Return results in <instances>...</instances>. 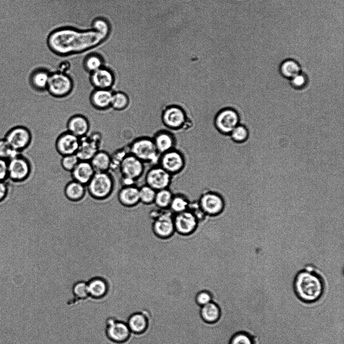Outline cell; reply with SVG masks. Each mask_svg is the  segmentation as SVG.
I'll return each mask as SVG.
<instances>
[{
  "instance_id": "obj_1",
  "label": "cell",
  "mask_w": 344,
  "mask_h": 344,
  "mask_svg": "<svg viewBox=\"0 0 344 344\" xmlns=\"http://www.w3.org/2000/svg\"><path fill=\"white\" fill-rule=\"evenodd\" d=\"M110 33L97 29L80 30L63 28L52 32L47 43L50 49L59 55L82 53L90 50L104 42Z\"/></svg>"
},
{
  "instance_id": "obj_2",
  "label": "cell",
  "mask_w": 344,
  "mask_h": 344,
  "mask_svg": "<svg viewBox=\"0 0 344 344\" xmlns=\"http://www.w3.org/2000/svg\"><path fill=\"white\" fill-rule=\"evenodd\" d=\"M324 279L322 272L315 265L308 264L297 271L293 279L296 296L306 303L320 299L324 294Z\"/></svg>"
},
{
  "instance_id": "obj_3",
  "label": "cell",
  "mask_w": 344,
  "mask_h": 344,
  "mask_svg": "<svg viewBox=\"0 0 344 344\" xmlns=\"http://www.w3.org/2000/svg\"><path fill=\"white\" fill-rule=\"evenodd\" d=\"M126 146L128 153L139 159L149 168L159 165L161 155L153 139L148 138H137Z\"/></svg>"
},
{
  "instance_id": "obj_4",
  "label": "cell",
  "mask_w": 344,
  "mask_h": 344,
  "mask_svg": "<svg viewBox=\"0 0 344 344\" xmlns=\"http://www.w3.org/2000/svg\"><path fill=\"white\" fill-rule=\"evenodd\" d=\"M74 81L71 75L59 71L51 72L46 92L53 97L68 96L74 89Z\"/></svg>"
},
{
  "instance_id": "obj_5",
  "label": "cell",
  "mask_w": 344,
  "mask_h": 344,
  "mask_svg": "<svg viewBox=\"0 0 344 344\" xmlns=\"http://www.w3.org/2000/svg\"><path fill=\"white\" fill-rule=\"evenodd\" d=\"M86 186L93 197L98 199L105 198L110 194L113 189L112 175L109 171L95 173Z\"/></svg>"
},
{
  "instance_id": "obj_6",
  "label": "cell",
  "mask_w": 344,
  "mask_h": 344,
  "mask_svg": "<svg viewBox=\"0 0 344 344\" xmlns=\"http://www.w3.org/2000/svg\"><path fill=\"white\" fill-rule=\"evenodd\" d=\"M198 202L207 217L220 215L223 213L226 206L223 196L219 192L213 190L203 191Z\"/></svg>"
},
{
  "instance_id": "obj_7",
  "label": "cell",
  "mask_w": 344,
  "mask_h": 344,
  "mask_svg": "<svg viewBox=\"0 0 344 344\" xmlns=\"http://www.w3.org/2000/svg\"><path fill=\"white\" fill-rule=\"evenodd\" d=\"M173 215L169 209H163L152 220V230L156 237L162 240L168 239L172 237L175 233Z\"/></svg>"
},
{
  "instance_id": "obj_8",
  "label": "cell",
  "mask_w": 344,
  "mask_h": 344,
  "mask_svg": "<svg viewBox=\"0 0 344 344\" xmlns=\"http://www.w3.org/2000/svg\"><path fill=\"white\" fill-rule=\"evenodd\" d=\"M4 138L14 150L21 153L30 145L32 135L27 127L19 125L11 128Z\"/></svg>"
},
{
  "instance_id": "obj_9",
  "label": "cell",
  "mask_w": 344,
  "mask_h": 344,
  "mask_svg": "<svg viewBox=\"0 0 344 344\" xmlns=\"http://www.w3.org/2000/svg\"><path fill=\"white\" fill-rule=\"evenodd\" d=\"M33 168L29 159L20 153L8 160V178L15 181L27 179Z\"/></svg>"
},
{
  "instance_id": "obj_10",
  "label": "cell",
  "mask_w": 344,
  "mask_h": 344,
  "mask_svg": "<svg viewBox=\"0 0 344 344\" xmlns=\"http://www.w3.org/2000/svg\"><path fill=\"white\" fill-rule=\"evenodd\" d=\"M102 137L98 132L92 133L80 138V144L76 153L80 160L90 161L100 149Z\"/></svg>"
},
{
  "instance_id": "obj_11",
  "label": "cell",
  "mask_w": 344,
  "mask_h": 344,
  "mask_svg": "<svg viewBox=\"0 0 344 344\" xmlns=\"http://www.w3.org/2000/svg\"><path fill=\"white\" fill-rule=\"evenodd\" d=\"M145 173V184L156 191L169 188L173 178L159 165L148 168Z\"/></svg>"
},
{
  "instance_id": "obj_12",
  "label": "cell",
  "mask_w": 344,
  "mask_h": 344,
  "mask_svg": "<svg viewBox=\"0 0 344 344\" xmlns=\"http://www.w3.org/2000/svg\"><path fill=\"white\" fill-rule=\"evenodd\" d=\"M163 124L169 129L178 130V133L183 131L187 123L184 110L180 107L172 105L167 107L162 116Z\"/></svg>"
},
{
  "instance_id": "obj_13",
  "label": "cell",
  "mask_w": 344,
  "mask_h": 344,
  "mask_svg": "<svg viewBox=\"0 0 344 344\" xmlns=\"http://www.w3.org/2000/svg\"><path fill=\"white\" fill-rule=\"evenodd\" d=\"M118 171L121 176L137 181L146 171L143 162L128 153L121 162Z\"/></svg>"
},
{
  "instance_id": "obj_14",
  "label": "cell",
  "mask_w": 344,
  "mask_h": 344,
  "mask_svg": "<svg viewBox=\"0 0 344 344\" xmlns=\"http://www.w3.org/2000/svg\"><path fill=\"white\" fill-rule=\"evenodd\" d=\"M89 82L94 89H112L116 80V75L113 69L103 66L89 74Z\"/></svg>"
},
{
  "instance_id": "obj_15",
  "label": "cell",
  "mask_w": 344,
  "mask_h": 344,
  "mask_svg": "<svg viewBox=\"0 0 344 344\" xmlns=\"http://www.w3.org/2000/svg\"><path fill=\"white\" fill-rule=\"evenodd\" d=\"M173 220L175 233L183 236L193 234L199 223L195 216L188 210L174 214Z\"/></svg>"
},
{
  "instance_id": "obj_16",
  "label": "cell",
  "mask_w": 344,
  "mask_h": 344,
  "mask_svg": "<svg viewBox=\"0 0 344 344\" xmlns=\"http://www.w3.org/2000/svg\"><path fill=\"white\" fill-rule=\"evenodd\" d=\"M159 165L174 177L182 173L185 162L182 155L173 149L161 155Z\"/></svg>"
},
{
  "instance_id": "obj_17",
  "label": "cell",
  "mask_w": 344,
  "mask_h": 344,
  "mask_svg": "<svg viewBox=\"0 0 344 344\" xmlns=\"http://www.w3.org/2000/svg\"><path fill=\"white\" fill-rule=\"evenodd\" d=\"M240 124L238 113L233 109L227 108L219 111L215 119V125L222 134L230 135L233 130Z\"/></svg>"
},
{
  "instance_id": "obj_18",
  "label": "cell",
  "mask_w": 344,
  "mask_h": 344,
  "mask_svg": "<svg viewBox=\"0 0 344 344\" xmlns=\"http://www.w3.org/2000/svg\"><path fill=\"white\" fill-rule=\"evenodd\" d=\"M80 138L66 131L60 133L55 142V148L61 156L76 154Z\"/></svg>"
},
{
  "instance_id": "obj_19",
  "label": "cell",
  "mask_w": 344,
  "mask_h": 344,
  "mask_svg": "<svg viewBox=\"0 0 344 344\" xmlns=\"http://www.w3.org/2000/svg\"><path fill=\"white\" fill-rule=\"evenodd\" d=\"M106 331L109 339L116 343L125 342L129 338L131 332L127 323L113 318L108 320Z\"/></svg>"
},
{
  "instance_id": "obj_20",
  "label": "cell",
  "mask_w": 344,
  "mask_h": 344,
  "mask_svg": "<svg viewBox=\"0 0 344 344\" xmlns=\"http://www.w3.org/2000/svg\"><path fill=\"white\" fill-rule=\"evenodd\" d=\"M66 128L67 131L79 138H82L89 134L90 123L85 116L75 114L67 120Z\"/></svg>"
},
{
  "instance_id": "obj_21",
  "label": "cell",
  "mask_w": 344,
  "mask_h": 344,
  "mask_svg": "<svg viewBox=\"0 0 344 344\" xmlns=\"http://www.w3.org/2000/svg\"><path fill=\"white\" fill-rule=\"evenodd\" d=\"M112 89H93L89 95V102L96 110L105 111L111 107Z\"/></svg>"
},
{
  "instance_id": "obj_22",
  "label": "cell",
  "mask_w": 344,
  "mask_h": 344,
  "mask_svg": "<svg viewBox=\"0 0 344 344\" xmlns=\"http://www.w3.org/2000/svg\"><path fill=\"white\" fill-rule=\"evenodd\" d=\"M51 72L47 69L40 68L32 71L28 75V82L31 87L38 92H46Z\"/></svg>"
},
{
  "instance_id": "obj_23",
  "label": "cell",
  "mask_w": 344,
  "mask_h": 344,
  "mask_svg": "<svg viewBox=\"0 0 344 344\" xmlns=\"http://www.w3.org/2000/svg\"><path fill=\"white\" fill-rule=\"evenodd\" d=\"M95 173L89 161L80 160L71 171V175L74 181L86 185Z\"/></svg>"
},
{
  "instance_id": "obj_24",
  "label": "cell",
  "mask_w": 344,
  "mask_h": 344,
  "mask_svg": "<svg viewBox=\"0 0 344 344\" xmlns=\"http://www.w3.org/2000/svg\"><path fill=\"white\" fill-rule=\"evenodd\" d=\"M118 197L120 202L125 206H137L140 203L139 187L136 185L123 187L119 191Z\"/></svg>"
},
{
  "instance_id": "obj_25",
  "label": "cell",
  "mask_w": 344,
  "mask_h": 344,
  "mask_svg": "<svg viewBox=\"0 0 344 344\" xmlns=\"http://www.w3.org/2000/svg\"><path fill=\"white\" fill-rule=\"evenodd\" d=\"M153 140L160 155L174 148L175 139L173 135L169 132H159L154 136Z\"/></svg>"
},
{
  "instance_id": "obj_26",
  "label": "cell",
  "mask_w": 344,
  "mask_h": 344,
  "mask_svg": "<svg viewBox=\"0 0 344 344\" xmlns=\"http://www.w3.org/2000/svg\"><path fill=\"white\" fill-rule=\"evenodd\" d=\"M89 161L95 173L107 172L110 168L111 155L107 151L100 149Z\"/></svg>"
},
{
  "instance_id": "obj_27",
  "label": "cell",
  "mask_w": 344,
  "mask_h": 344,
  "mask_svg": "<svg viewBox=\"0 0 344 344\" xmlns=\"http://www.w3.org/2000/svg\"><path fill=\"white\" fill-rule=\"evenodd\" d=\"M89 296L94 298H101L107 294L108 283L105 278L94 277L87 282Z\"/></svg>"
},
{
  "instance_id": "obj_28",
  "label": "cell",
  "mask_w": 344,
  "mask_h": 344,
  "mask_svg": "<svg viewBox=\"0 0 344 344\" xmlns=\"http://www.w3.org/2000/svg\"><path fill=\"white\" fill-rule=\"evenodd\" d=\"M200 315L203 321L209 324H214L220 319L221 311L219 305L212 301L201 307Z\"/></svg>"
},
{
  "instance_id": "obj_29",
  "label": "cell",
  "mask_w": 344,
  "mask_h": 344,
  "mask_svg": "<svg viewBox=\"0 0 344 344\" xmlns=\"http://www.w3.org/2000/svg\"><path fill=\"white\" fill-rule=\"evenodd\" d=\"M127 324L131 332L141 334L146 331L149 322L145 315L141 312H136L129 316Z\"/></svg>"
},
{
  "instance_id": "obj_30",
  "label": "cell",
  "mask_w": 344,
  "mask_h": 344,
  "mask_svg": "<svg viewBox=\"0 0 344 344\" xmlns=\"http://www.w3.org/2000/svg\"><path fill=\"white\" fill-rule=\"evenodd\" d=\"M280 74L285 78L291 79L302 72L299 62L294 59L288 58L283 60L279 66Z\"/></svg>"
},
{
  "instance_id": "obj_31",
  "label": "cell",
  "mask_w": 344,
  "mask_h": 344,
  "mask_svg": "<svg viewBox=\"0 0 344 344\" xmlns=\"http://www.w3.org/2000/svg\"><path fill=\"white\" fill-rule=\"evenodd\" d=\"M130 104V99L127 93L121 90L113 91L110 108L115 111H122L127 109Z\"/></svg>"
},
{
  "instance_id": "obj_32",
  "label": "cell",
  "mask_w": 344,
  "mask_h": 344,
  "mask_svg": "<svg viewBox=\"0 0 344 344\" xmlns=\"http://www.w3.org/2000/svg\"><path fill=\"white\" fill-rule=\"evenodd\" d=\"M104 66L103 58L99 54L91 53L85 56L82 62L83 69L89 75Z\"/></svg>"
},
{
  "instance_id": "obj_33",
  "label": "cell",
  "mask_w": 344,
  "mask_h": 344,
  "mask_svg": "<svg viewBox=\"0 0 344 344\" xmlns=\"http://www.w3.org/2000/svg\"><path fill=\"white\" fill-rule=\"evenodd\" d=\"M190 201L183 193L173 194L169 210L173 214H177L188 210Z\"/></svg>"
},
{
  "instance_id": "obj_34",
  "label": "cell",
  "mask_w": 344,
  "mask_h": 344,
  "mask_svg": "<svg viewBox=\"0 0 344 344\" xmlns=\"http://www.w3.org/2000/svg\"><path fill=\"white\" fill-rule=\"evenodd\" d=\"M85 185L76 181L70 182L66 186L65 193L70 200L77 201L82 199L85 193Z\"/></svg>"
},
{
  "instance_id": "obj_35",
  "label": "cell",
  "mask_w": 344,
  "mask_h": 344,
  "mask_svg": "<svg viewBox=\"0 0 344 344\" xmlns=\"http://www.w3.org/2000/svg\"><path fill=\"white\" fill-rule=\"evenodd\" d=\"M173 193L169 188L156 191L154 204L161 209H169Z\"/></svg>"
},
{
  "instance_id": "obj_36",
  "label": "cell",
  "mask_w": 344,
  "mask_h": 344,
  "mask_svg": "<svg viewBox=\"0 0 344 344\" xmlns=\"http://www.w3.org/2000/svg\"><path fill=\"white\" fill-rule=\"evenodd\" d=\"M156 191L145 184L139 187V198L140 203L145 205L154 204Z\"/></svg>"
},
{
  "instance_id": "obj_37",
  "label": "cell",
  "mask_w": 344,
  "mask_h": 344,
  "mask_svg": "<svg viewBox=\"0 0 344 344\" xmlns=\"http://www.w3.org/2000/svg\"><path fill=\"white\" fill-rule=\"evenodd\" d=\"M128 151L126 145L124 147L118 149L111 155V165L109 171H117L120 164L124 157L128 154Z\"/></svg>"
},
{
  "instance_id": "obj_38",
  "label": "cell",
  "mask_w": 344,
  "mask_h": 344,
  "mask_svg": "<svg viewBox=\"0 0 344 344\" xmlns=\"http://www.w3.org/2000/svg\"><path fill=\"white\" fill-rule=\"evenodd\" d=\"M246 331L236 332L231 337L228 344H255L254 337Z\"/></svg>"
},
{
  "instance_id": "obj_39",
  "label": "cell",
  "mask_w": 344,
  "mask_h": 344,
  "mask_svg": "<svg viewBox=\"0 0 344 344\" xmlns=\"http://www.w3.org/2000/svg\"><path fill=\"white\" fill-rule=\"evenodd\" d=\"M231 139L235 142L243 143L246 142L249 136L247 128L241 124L237 125L230 134Z\"/></svg>"
},
{
  "instance_id": "obj_40",
  "label": "cell",
  "mask_w": 344,
  "mask_h": 344,
  "mask_svg": "<svg viewBox=\"0 0 344 344\" xmlns=\"http://www.w3.org/2000/svg\"><path fill=\"white\" fill-rule=\"evenodd\" d=\"M79 161L76 154L62 156L60 161V167L66 171L71 172Z\"/></svg>"
},
{
  "instance_id": "obj_41",
  "label": "cell",
  "mask_w": 344,
  "mask_h": 344,
  "mask_svg": "<svg viewBox=\"0 0 344 344\" xmlns=\"http://www.w3.org/2000/svg\"><path fill=\"white\" fill-rule=\"evenodd\" d=\"M19 153L10 145L4 138L0 139V158L8 160Z\"/></svg>"
},
{
  "instance_id": "obj_42",
  "label": "cell",
  "mask_w": 344,
  "mask_h": 344,
  "mask_svg": "<svg viewBox=\"0 0 344 344\" xmlns=\"http://www.w3.org/2000/svg\"><path fill=\"white\" fill-rule=\"evenodd\" d=\"M73 293L78 299L87 298L89 296L87 282L82 280L76 282L73 285Z\"/></svg>"
},
{
  "instance_id": "obj_43",
  "label": "cell",
  "mask_w": 344,
  "mask_h": 344,
  "mask_svg": "<svg viewBox=\"0 0 344 344\" xmlns=\"http://www.w3.org/2000/svg\"><path fill=\"white\" fill-rule=\"evenodd\" d=\"M188 210L195 216L199 223L203 221L207 217V216L201 208L198 200L193 202L190 201Z\"/></svg>"
},
{
  "instance_id": "obj_44",
  "label": "cell",
  "mask_w": 344,
  "mask_h": 344,
  "mask_svg": "<svg viewBox=\"0 0 344 344\" xmlns=\"http://www.w3.org/2000/svg\"><path fill=\"white\" fill-rule=\"evenodd\" d=\"M212 295L210 292L203 290L196 294L195 300L197 304L202 307L212 302Z\"/></svg>"
},
{
  "instance_id": "obj_45",
  "label": "cell",
  "mask_w": 344,
  "mask_h": 344,
  "mask_svg": "<svg viewBox=\"0 0 344 344\" xmlns=\"http://www.w3.org/2000/svg\"><path fill=\"white\" fill-rule=\"evenodd\" d=\"M8 178V160L0 158V181H4Z\"/></svg>"
},
{
  "instance_id": "obj_46",
  "label": "cell",
  "mask_w": 344,
  "mask_h": 344,
  "mask_svg": "<svg viewBox=\"0 0 344 344\" xmlns=\"http://www.w3.org/2000/svg\"><path fill=\"white\" fill-rule=\"evenodd\" d=\"M7 193V187L5 181H0V201L6 197Z\"/></svg>"
}]
</instances>
